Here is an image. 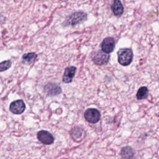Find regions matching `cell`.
<instances>
[{
  "instance_id": "3",
  "label": "cell",
  "mask_w": 159,
  "mask_h": 159,
  "mask_svg": "<svg viewBox=\"0 0 159 159\" xmlns=\"http://www.w3.org/2000/svg\"><path fill=\"white\" fill-rule=\"evenodd\" d=\"M110 55L102 50L93 52L91 53V60L97 65H105L108 63Z\"/></svg>"
},
{
  "instance_id": "15",
  "label": "cell",
  "mask_w": 159,
  "mask_h": 159,
  "mask_svg": "<svg viewBox=\"0 0 159 159\" xmlns=\"http://www.w3.org/2000/svg\"><path fill=\"white\" fill-rule=\"evenodd\" d=\"M12 63L11 60H5L0 63V72L4 71L9 69L11 66Z\"/></svg>"
},
{
  "instance_id": "6",
  "label": "cell",
  "mask_w": 159,
  "mask_h": 159,
  "mask_svg": "<svg viewBox=\"0 0 159 159\" xmlns=\"http://www.w3.org/2000/svg\"><path fill=\"white\" fill-rule=\"evenodd\" d=\"M25 109V104L24 102L21 100H16L12 102L9 106V109L11 112L15 114H22Z\"/></svg>"
},
{
  "instance_id": "14",
  "label": "cell",
  "mask_w": 159,
  "mask_h": 159,
  "mask_svg": "<svg viewBox=\"0 0 159 159\" xmlns=\"http://www.w3.org/2000/svg\"><path fill=\"white\" fill-rule=\"evenodd\" d=\"M148 95V90L146 86L140 87L137 93V98L139 100L145 99Z\"/></svg>"
},
{
  "instance_id": "5",
  "label": "cell",
  "mask_w": 159,
  "mask_h": 159,
  "mask_svg": "<svg viewBox=\"0 0 159 159\" xmlns=\"http://www.w3.org/2000/svg\"><path fill=\"white\" fill-rule=\"evenodd\" d=\"M102 51L106 53L113 52L115 47V40L112 37H107L105 38L101 44Z\"/></svg>"
},
{
  "instance_id": "11",
  "label": "cell",
  "mask_w": 159,
  "mask_h": 159,
  "mask_svg": "<svg viewBox=\"0 0 159 159\" xmlns=\"http://www.w3.org/2000/svg\"><path fill=\"white\" fill-rule=\"evenodd\" d=\"M71 135L75 140L80 141L84 137L85 133L83 129L79 127H75L71 129Z\"/></svg>"
},
{
  "instance_id": "8",
  "label": "cell",
  "mask_w": 159,
  "mask_h": 159,
  "mask_svg": "<svg viewBox=\"0 0 159 159\" xmlns=\"http://www.w3.org/2000/svg\"><path fill=\"white\" fill-rule=\"evenodd\" d=\"M44 91L48 96H56L61 93V88L54 83H48L44 87Z\"/></svg>"
},
{
  "instance_id": "9",
  "label": "cell",
  "mask_w": 159,
  "mask_h": 159,
  "mask_svg": "<svg viewBox=\"0 0 159 159\" xmlns=\"http://www.w3.org/2000/svg\"><path fill=\"white\" fill-rule=\"evenodd\" d=\"M76 70V68L74 66H70L66 67L65 70L64 74L63 76V81L65 83H71L75 76Z\"/></svg>"
},
{
  "instance_id": "7",
  "label": "cell",
  "mask_w": 159,
  "mask_h": 159,
  "mask_svg": "<svg viewBox=\"0 0 159 159\" xmlns=\"http://www.w3.org/2000/svg\"><path fill=\"white\" fill-rule=\"evenodd\" d=\"M37 139L40 142L45 145H50L54 141L53 135L49 132L43 130L37 133Z\"/></svg>"
},
{
  "instance_id": "13",
  "label": "cell",
  "mask_w": 159,
  "mask_h": 159,
  "mask_svg": "<svg viewBox=\"0 0 159 159\" xmlns=\"http://www.w3.org/2000/svg\"><path fill=\"white\" fill-rule=\"evenodd\" d=\"M37 57V54L35 52L25 53L22 57V61L24 64H31Z\"/></svg>"
},
{
  "instance_id": "2",
  "label": "cell",
  "mask_w": 159,
  "mask_h": 159,
  "mask_svg": "<svg viewBox=\"0 0 159 159\" xmlns=\"http://www.w3.org/2000/svg\"><path fill=\"white\" fill-rule=\"evenodd\" d=\"M87 19V14L82 12H75L72 13L69 16L66 18L65 21L64 22L65 25H72L74 26L78 24L83 22Z\"/></svg>"
},
{
  "instance_id": "1",
  "label": "cell",
  "mask_w": 159,
  "mask_h": 159,
  "mask_svg": "<svg viewBox=\"0 0 159 159\" xmlns=\"http://www.w3.org/2000/svg\"><path fill=\"white\" fill-rule=\"evenodd\" d=\"M133 52L130 48H120L117 52V61L122 66L130 65L133 59Z\"/></svg>"
},
{
  "instance_id": "10",
  "label": "cell",
  "mask_w": 159,
  "mask_h": 159,
  "mask_svg": "<svg viewBox=\"0 0 159 159\" xmlns=\"http://www.w3.org/2000/svg\"><path fill=\"white\" fill-rule=\"evenodd\" d=\"M111 9L116 16H120L124 12V7L120 0H113Z\"/></svg>"
},
{
  "instance_id": "4",
  "label": "cell",
  "mask_w": 159,
  "mask_h": 159,
  "mask_svg": "<svg viewBox=\"0 0 159 159\" xmlns=\"http://www.w3.org/2000/svg\"><path fill=\"white\" fill-rule=\"evenodd\" d=\"M85 119L90 123L94 124L98 122L101 118L100 112L94 108H89L85 111L84 114Z\"/></svg>"
},
{
  "instance_id": "12",
  "label": "cell",
  "mask_w": 159,
  "mask_h": 159,
  "mask_svg": "<svg viewBox=\"0 0 159 159\" xmlns=\"http://www.w3.org/2000/svg\"><path fill=\"white\" fill-rule=\"evenodd\" d=\"M120 156L122 159H133L134 157V150L130 147H124L121 149Z\"/></svg>"
}]
</instances>
